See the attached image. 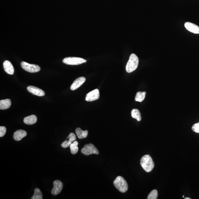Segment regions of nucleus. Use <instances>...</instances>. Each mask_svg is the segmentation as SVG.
Returning a JSON list of instances; mask_svg holds the SVG:
<instances>
[{
	"label": "nucleus",
	"instance_id": "nucleus-1",
	"mask_svg": "<svg viewBox=\"0 0 199 199\" xmlns=\"http://www.w3.org/2000/svg\"><path fill=\"white\" fill-rule=\"evenodd\" d=\"M140 164L142 167L147 172L152 171L155 167L153 160L149 155L143 156L141 159Z\"/></svg>",
	"mask_w": 199,
	"mask_h": 199
},
{
	"label": "nucleus",
	"instance_id": "nucleus-2",
	"mask_svg": "<svg viewBox=\"0 0 199 199\" xmlns=\"http://www.w3.org/2000/svg\"><path fill=\"white\" fill-rule=\"evenodd\" d=\"M139 64V59L136 55L131 54L126 66V70L127 72H133L138 67Z\"/></svg>",
	"mask_w": 199,
	"mask_h": 199
},
{
	"label": "nucleus",
	"instance_id": "nucleus-3",
	"mask_svg": "<svg viewBox=\"0 0 199 199\" xmlns=\"http://www.w3.org/2000/svg\"><path fill=\"white\" fill-rule=\"evenodd\" d=\"M113 184L117 189L121 192H126L128 190V184L122 176H118L114 181Z\"/></svg>",
	"mask_w": 199,
	"mask_h": 199
},
{
	"label": "nucleus",
	"instance_id": "nucleus-4",
	"mask_svg": "<svg viewBox=\"0 0 199 199\" xmlns=\"http://www.w3.org/2000/svg\"><path fill=\"white\" fill-rule=\"evenodd\" d=\"M87 62V60L83 58L74 57H67L63 60V62L65 64L71 65H79Z\"/></svg>",
	"mask_w": 199,
	"mask_h": 199
},
{
	"label": "nucleus",
	"instance_id": "nucleus-5",
	"mask_svg": "<svg viewBox=\"0 0 199 199\" xmlns=\"http://www.w3.org/2000/svg\"><path fill=\"white\" fill-rule=\"evenodd\" d=\"M81 152L83 154L87 156L92 154L98 155L99 153L98 149L92 143L84 146L83 148L81 150Z\"/></svg>",
	"mask_w": 199,
	"mask_h": 199
},
{
	"label": "nucleus",
	"instance_id": "nucleus-6",
	"mask_svg": "<svg viewBox=\"0 0 199 199\" xmlns=\"http://www.w3.org/2000/svg\"><path fill=\"white\" fill-rule=\"evenodd\" d=\"M21 66L24 70L32 73L38 72L41 69L40 67L38 65L29 64L24 61L21 63Z\"/></svg>",
	"mask_w": 199,
	"mask_h": 199
},
{
	"label": "nucleus",
	"instance_id": "nucleus-7",
	"mask_svg": "<svg viewBox=\"0 0 199 199\" xmlns=\"http://www.w3.org/2000/svg\"><path fill=\"white\" fill-rule=\"evenodd\" d=\"M99 97V90L98 89H96L90 92L89 93L87 94L85 100L87 102H92L98 100Z\"/></svg>",
	"mask_w": 199,
	"mask_h": 199
},
{
	"label": "nucleus",
	"instance_id": "nucleus-8",
	"mask_svg": "<svg viewBox=\"0 0 199 199\" xmlns=\"http://www.w3.org/2000/svg\"><path fill=\"white\" fill-rule=\"evenodd\" d=\"M63 185L59 180H55L53 182V187L51 190L53 195L56 196L60 193L63 188Z\"/></svg>",
	"mask_w": 199,
	"mask_h": 199
},
{
	"label": "nucleus",
	"instance_id": "nucleus-9",
	"mask_svg": "<svg viewBox=\"0 0 199 199\" xmlns=\"http://www.w3.org/2000/svg\"><path fill=\"white\" fill-rule=\"evenodd\" d=\"M77 138L75 135L73 133H71L68 137H67L66 140H65L61 144V147L63 148H67L74 142L76 140Z\"/></svg>",
	"mask_w": 199,
	"mask_h": 199
},
{
	"label": "nucleus",
	"instance_id": "nucleus-10",
	"mask_svg": "<svg viewBox=\"0 0 199 199\" xmlns=\"http://www.w3.org/2000/svg\"><path fill=\"white\" fill-rule=\"evenodd\" d=\"M27 90L28 92L34 95L42 97L44 96L45 94V92L43 90L34 86H28L27 87Z\"/></svg>",
	"mask_w": 199,
	"mask_h": 199
},
{
	"label": "nucleus",
	"instance_id": "nucleus-11",
	"mask_svg": "<svg viewBox=\"0 0 199 199\" xmlns=\"http://www.w3.org/2000/svg\"><path fill=\"white\" fill-rule=\"evenodd\" d=\"M86 81V78L84 77H81L78 78L73 82L72 85L71 87V89L72 91H75L81 87L83 84L85 83Z\"/></svg>",
	"mask_w": 199,
	"mask_h": 199
},
{
	"label": "nucleus",
	"instance_id": "nucleus-12",
	"mask_svg": "<svg viewBox=\"0 0 199 199\" xmlns=\"http://www.w3.org/2000/svg\"><path fill=\"white\" fill-rule=\"evenodd\" d=\"M184 26L189 31L194 34H199V27L196 24L187 22L185 23Z\"/></svg>",
	"mask_w": 199,
	"mask_h": 199
},
{
	"label": "nucleus",
	"instance_id": "nucleus-13",
	"mask_svg": "<svg viewBox=\"0 0 199 199\" xmlns=\"http://www.w3.org/2000/svg\"><path fill=\"white\" fill-rule=\"evenodd\" d=\"M3 67L6 73L9 75H13L14 73V68L13 65L10 61L6 60L4 62Z\"/></svg>",
	"mask_w": 199,
	"mask_h": 199
},
{
	"label": "nucleus",
	"instance_id": "nucleus-14",
	"mask_svg": "<svg viewBox=\"0 0 199 199\" xmlns=\"http://www.w3.org/2000/svg\"><path fill=\"white\" fill-rule=\"evenodd\" d=\"M27 135L26 131L19 130L16 131L13 134V138L16 141H19L26 136Z\"/></svg>",
	"mask_w": 199,
	"mask_h": 199
},
{
	"label": "nucleus",
	"instance_id": "nucleus-15",
	"mask_svg": "<svg viewBox=\"0 0 199 199\" xmlns=\"http://www.w3.org/2000/svg\"><path fill=\"white\" fill-rule=\"evenodd\" d=\"M37 118L34 115L26 117L24 119V122L25 124L31 125L35 124L37 122Z\"/></svg>",
	"mask_w": 199,
	"mask_h": 199
},
{
	"label": "nucleus",
	"instance_id": "nucleus-16",
	"mask_svg": "<svg viewBox=\"0 0 199 199\" xmlns=\"http://www.w3.org/2000/svg\"><path fill=\"white\" fill-rule=\"evenodd\" d=\"M11 105V100L9 99L1 100L0 101V109L4 110L7 109Z\"/></svg>",
	"mask_w": 199,
	"mask_h": 199
},
{
	"label": "nucleus",
	"instance_id": "nucleus-17",
	"mask_svg": "<svg viewBox=\"0 0 199 199\" xmlns=\"http://www.w3.org/2000/svg\"><path fill=\"white\" fill-rule=\"evenodd\" d=\"M75 132L78 138L80 139L87 138L88 134L87 130L83 131L80 128H77L76 129Z\"/></svg>",
	"mask_w": 199,
	"mask_h": 199
},
{
	"label": "nucleus",
	"instance_id": "nucleus-18",
	"mask_svg": "<svg viewBox=\"0 0 199 199\" xmlns=\"http://www.w3.org/2000/svg\"><path fill=\"white\" fill-rule=\"evenodd\" d=\"M131 116L133 118L136 119L138 122L141 120V114L139 111L137 109H134L131 112Z\"/></svg>",
	"mask_w": 199,
	"mask_h": 199
},
{
	"label": "nucleus",
	"instance_id": "nucleus-19",
	"mask_svg": "<svg viewBox=\"0 0 199 199\" xmlns=\"http://www.w3.org/2000/svg\"><path fill=\"white\" fill-rule=\"evenodd\" d=\"M146 95V92H137L135 97V101L139 102H142L144 100Z\"/></svg>",
	"mask_w": 199,
	"mask_h": 199
},
{
	"label": "nucleus",
	"instance_id": "nucleus-20",
	"mask_svg": "<svg viewBox=\"0 0 199 199\" xmlns=\"http://www.w3.org/2000/svg\"><path fill=\"white\" fill-rule=\"evenodd\" d=\"M78 145V142L77 141H75L70 146L71 153L72 154H76L78 151L79 148L77 147Z\"/></svg>",
	"mask_w": 199,
	"mask_h": 199
},
{
	"label": "nucleus",
	"instance_id": "nucleus-21",
	"mask_svg": "<svg viewBox=\"0 0 199 199\" xmlns=\"http://www.w3.org/2000/svg\"><path fill=\"white\" fill-rule=\"evenodd\" d=\"M32 199H42L43 197L42 192L39 189L36 188L34 189L33 196L32 197Z\"/></svg>",
	"mask_w": 199,
	"mask_h": 199
},
{
	"label": "nucleus",
	"instance_id": "nucleus-22",
	"mask_svg": "<svg viewBox=\"0 0 199 199\" xmlns=\"http://www.w3.org/2000/svg\"><path fill=\"white\" fill-rule=\"evenodd\" d=\"M158 196V192L157 190H154L152 191L147 196V199H157Z\"/></svg>",
	"mask_w": 199,
	"mask_h": 199
},
{
	"label": "nucleus",
	"instance_id": "nucleus-23",
	"mask_svg": "<svg viewBox=\"0 0 199 199\" xmlns=\"http://www.w3.org/2000/svg\"><path fill=\"white\" fill-rule=\"evenodd\" d=\"M6 132H7V129H6L5 127H0V137H3L5 135Z\"/></svg>",
	"mask_w": 199,
	"mask_h": 199
},
{
	"label": "nucleus",
	"instance_id": "nucleus-24",
	"mask_svg": "<svg viewBox=\"0 0 199 199\" xmlns=\"http://www.w3.org/2000/svg\"><path fill=\"white\" fill-rule=\"evenodd\" d=\"M192 130L194 132L199 133V122L194 124L192 127Z\"/></svg>",
	"mask_w": 199,
	"mask_h": 199
},
{
	"label": "nucleus",
	"instance_id": "nucleus-25",
	"mask_svg": "<svg viewBox=\"0 0 199 199\" xmlns=\"http://www.w3.org/2000/svg\"><path fill=\"white\" fill-rule=\"evenodd\" d=\"M185 199H191V198H188V197H187V198H185Z\"/></svg>",
	"mask_w": 199,
	"mask_h": 199
}]
</instances>
